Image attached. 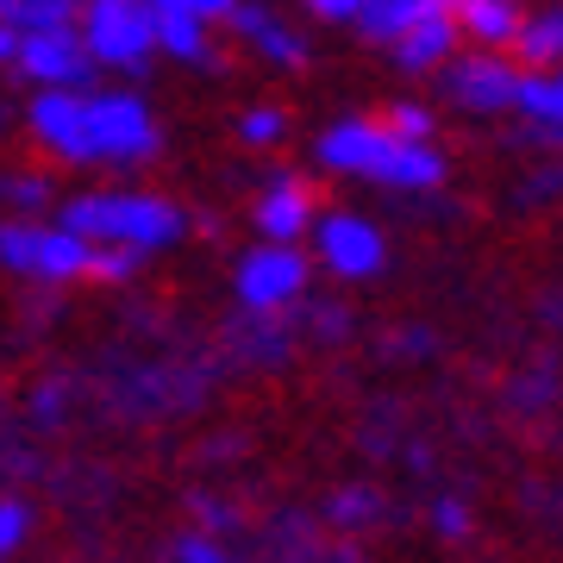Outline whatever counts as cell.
I'll return each instance as SVG.
<instances>
[{
    "label": "cell",
    "instance_id": "cell-1",
    "mask_svg": "<svg viewBox=\"0 0 563 563\" xmlns=\"http://www.w3.org/2000/svg\"><path fill=\"white\" fill-rule=\"evenodd\" d=\"M25 125L32 139L51 151V157L76 163H107V169H139L163 151V125L157 113L125 95V88H107V95H81V88H38L32 107H25Z\"/></svg>",
    "mask_w": 563,
    "mask_h": 563
},
{
    "label": "cell",
    "instance_id": "cell-2",
    "mask_svg": "<svg viewBox=\"0 0 563 563\" xmlns=\"http://www.w3.org/2000/svg\"><path fill=\"white\" fill-rule=\"evenodd\" d=\"M313 157L332 176L376 181L388 195H432L451 176V163H444V151L432 139H401L383 120H332L320 132V144H313Z\"/></svg>",
    "mask_w": 563,
    "mask_h": 563
},
{
    "label": "cell",
    "instance_id": "cell-3",
    "mask_svg": "<svg viewBox=\"0 0 563 563\" xmlns=\"http://www.w3.org/2000/svg\"><path fill=\"white\" fill-rule=\"evenodd\" d=\"M63 225L81 232L95 251H125V257L144 263L188 232V213L169 195H151V188H107V195L63 201Z\"/></svg>",
    "mask_w": 563,
    "mask_h": 563
},
{
    "label": "cell",
    "instance_id": "cell-4",
    "mask_svg": "<svg viewBox=\"0 0 563 563\" xmlns=\"http://www.w3.org/2000/svg\"><path fill=\"white\" fill-rule=\"evenodd\" d=\"M0 269H13L25 282H81L101 276V251L63 220L44 225L38 213H13L0 225Z\"/></svg>",
    "mask_w": 563,
    "mask_h": 563
},
{
    "label": "cell",
    "instance_id": "cell-5",
    "mask_svg": "<svg viewBox=\"0 0 563 563\" xmlns=\"http://www.w3.org/2000/svg\"><path fill=\"white\" fill-rule=\"evenodd\" d=\"M76 32L88 44L95 69L144 76L157 63V7L151 0H81Z\"/></svg>",
    "mask_w": 563,
    "mask_h": 563
},
{
    "label": "cell",
    "instance_id": "cell-6",
    "mask_svg": "<svg viewBox=\"0 0 563 563\" xmlns=\"http://www.w3.org/2000/svg\"><path fill=\"white\" fill-rule=\"evenodd\" d=\"M307 257L295 251V244H276L263 239L257 251H244L239 269H232V295H239L244 313H257V320H276V313H288V307L307 295Z\"/></svg>",
    "mask_w": 563,
    "mask_h": 563
},
{
    "label": "cell",
    "instance_id": "cell-7",
    "mask_svg": "<svg viewBox=\"0 0 563 563\" xmlns=\"http://www.w3.org/2000/svg\"><path fill=\"white\" fill-rule=\"evenodd\" d=\"M439 88L457 113L495 120V113L520 107V63H507L501 51H470V57H451L439 69Z\"/></svg>",
    "mask_w": 563,
    "mask_h": 563
},
{
    "label": "cell",
    "instance_id": "cell-8",
    "mask_svg": "<svg viewBox=\"0 0 563 563\" xmlns=\"http://www.w3.org/2000/svg\"><path fill=\"white\" fill-rule=\"evenodd\" d=\"M313 251H320V263L339 282H369V276L388 269L383 225L363 220V213H320V220H313Z\"/></svg>",
    "mask_w": 563,
    "mask_h": 563
},
{
    "label": "cell",
    "instance_id": "cell-9",
    "mask_svg": "<svg viewBox=\"0 0 563 563\" xmlns=\"http://www.w3.org/2000/svg\"><path fill=\"white\" fill-rule=\"evenodd\" d=\"M7 69H20L32 88H88V81H95V57H88V44H81L76 25L25 32Z\"/></svg>",
    "mask_w": 563,
    "mask_h": 563
},
{
    "label": "cell",
    "instance_id": "cell-10",
    "mask_svg": "<svg viewBox=\"0 0 563 563\" xmlns=\"http://www.w3.org/2000/svg\"><path fill=\"white\" fill-rule=\"evenodd\" d=\"M225 25H232L263 63H276V69H307V63H313V44L282 20L276 7H263V0H239V7L225 13Z\"/></svg>",
    "mask_w": 563,
    "mask_h": 563
},
{
    "label": "cell",
    "instance_id": "cell-11",
    "mask_svg": "<svg viewBox=\"0 0 563 563\" xmlns=\"http://www.w3.org/2000/svg\"><path fill=\"white\" fill-rule=\"evenodd\" d=\"M251 220H257L263 239L295 244V239L313 232L320 201H313V188H307L301 176H269V181H263V195H257V207H251Z\"/></svg>",
    "mask_w": 563,
    "mask_h": 563
},
{
    "label": "cell",
    "instance_id": "cell-12",
    "mask_svg": "<svg viewBox=\"0 0 563 563\" xmlns=\"http://www.w3.org/2000/svg\"><path fill=\"white\" fill-rule=\"evenodd\" d=\"M457 44H463L457 38V20H451V0H444V7L420 13L401 38L388 44V57H395V69H401V76H439L444 63L457 57Z\"/></svg>",
    "mask_w": 563,
    "mask_h": 563
},
{
    "label": "cell",
    "instance_id": "cell-13",
    "mask_svg": "<svg viewBox=\"0 0 563 563\" xmlns=\"http://www.w3.org/2000/svg\"><path fill=\"white\" fill-rule=\"evenodd\" d=\"M451 20H457V38H470L476 51H514L526 7L520 0H451Z\"/></svg>",
    "mask_w": 563,
    "mask_h": 563
},
{
    "label": "cell",
    "instance_id": "cell-14",
    "mask_svg": "<svg viewBox=\"0 0 563 563\" xmlns=\"http://www.w3.org/2000/svg\"><path fill=\"white\" fill-rule=\"evenodd\" d=\"M544 144H563V63L558 69H520V107H514Z\"/></svg>",
    "mask_w": 563,
    "mask_h": 563
},
{
    "label": "cell",
    "instance_id": "cell-15",
    "mask_svg": "<svg viewBox=\"0 0 563 563\" xmlns=\"http://www.w3.org/2000/svg\"><path fill=\"white\" fill-rule=\"evenodd\" d=\"M157 57L195 63V69H220V51L207 38V20L181 13V7H157Z\"/></svg>",
    "mask_w": 563,
    "mask_h": 563
},
{
    "label": "cell",
    "instance_id": "cell-16",
    "mask_svg": "<svg viewBox=\"0 0 563 563\" xmlns=\"http://www.w3.org/2000/svg\"><path fill=\"white\" fill-rule=\"evenodd\" d=\"M514 63H520V69H558L563 63V7L526 13L520 38H514Z\"/></svg>",
    "mask_w": 563,
    "mask_h": 563
},
{
    "label": "cell",
    "instance_id": "cell-17",
    "mask_svg": "<svg viewBox=\"0 0 563 563\" xmlns=\"http://www.w3.org/2000/svg\"><path fill=\"white\" fill-rule=\"evenodd\" d=\"M432 7H444V0H363V13L351 25H357L369 44H383V51H388V44L401 38L420 13H432Z\"/></svg>",
    "mask_w": 563,
    "mask_h": 563
},
{
    "label": "cell",
    "instance_id": "cell-18",
    "mask_svg": "<svg viewBox=\"0 0 563 563\" xmlns=\"http://www.w3.org/2000/svg\"><path fill=\"white\" fill-rule=\"evenodd\" d=\"M81 0H0V25L7 32H51V25H76Z\"/></svg>",
    "mask_w": 563,
    "mask_h": 563
},
{
    "label": "cell",
    "instance_id": "cell-19",
    "mask_svg": "<svg viewBox=\"0 0 563 563\" xmlns=\"http://www.w3.org/2000/svg\"><path fill=\"white\" fill-rule=\"evenodd\" d=\"M51 201H57V195H51V176H32V169H7V176H0V207H13V213H44Z\"/></svg>",
    "mask_w": 563,
    "mask_h": 563
},
{
    "label": "cell",
    "instance_id": "cell-20",
    "mask_svg": "<svg viewBox=\"0 0 563 563\" xmlns=\"http://www.w3.org/2000/svg\"><path fill=\"white\" fill-rule=\"evenodd\" d=\"M282 139H288V113H282V107H244L239 113V144H251V151H276Z\"/></svg>",
    "mask_w": 563,
    "mask_h": 563
},
{
    "label": "cell",
    "instance_id": "cell-21",
    "mask_svg": "<svg viewBox=\"0 0 563 563\" xmlns=\"http://www.w3.org/2000/svg\"><path fill=\"white\" fill-rule=\"evenodd\" d=\"M383 125H388V132H401V139H439V113L420 107V101H395L383 113Z\"/></svg>",
    "mask_w": 563,
    "mask_h": 563
},
{
    "label": "cell",
    "instance_id": "cell-22",
    "mask_svg": "<svg viewBox=\"0 0 563 563\" xmlns=\"http://www.w3.org/2000/svg\"><path fill=\"white\" fill-rule=\"evenodd\" d=\"M307 13H313V20H325V25H351L363 13V0H301Z\"/></svg>",
    "mask_w": 563,
    "mask_h": 563
},
{
    "label": "cell",
    "instance_id": "cell-23",
    "mask_svg": "<svg viewBox=\"0 0 563 563\" xmlns=\"http://www.w3.org/2000/svg\"><path fill=\"white\" fill-rule=\"evenodd\" d=\"M25 539V507L20 501H0V551H13Z\"/></svg>",
    "mask_w": 563,
    "mask_h": 563
},
{
    "label": "cell",
    "instance_id": "cell-24",
    "mask_svg": "<svg viewBox=\"0 0 563 563\" xmlns=\"http://www.w3.org/2000/svg\"><path fill=\"white\" fill-rule=\"evenodd\" d=\"M157 7H181V13H195V20H225V13H232V7H239V0H157Z\"/></svg>",
    "mask_w": 563,
    "mask_h": 563
}]
</instances>
